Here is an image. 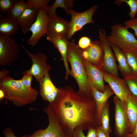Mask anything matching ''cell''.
Here are the masks:
<instances>
[{
    "label": "cell",
    "mask_w": 137,
    "mask_h": 137,
    "mask_svg": "<svg viewBox=\"0 0 137 137\" xmlns=\"http://www.w3.org/2000/svg\"><path fill=\"white\" fill-rule=\"evenodd\" d=\"M59 89L55 99L48 106L67 137H73L76 128L88 130L99 126L96 104L91 95H80L70 86Z\"/></svg>",
    "instance_id": "obj_1"
},
{
    "label": "cell",
    "mask_w": 137,
    "mask_h": 137,
    "mask_svg": "<svg viewBox=\"0 0 137 137\" xmlns=\"http://www.w3.org/2000/svg\"><path fill=\"white\" fill-rule=\"evenodd\" d=\"M0 89L4 92L6 99L18 107L32 104L38 95L36 89L26 88L21 79H15L8 75L0 79Z\"/></svg>",
    "instance_id": "obj_2"
},
{
    "label": "cell",
    "mask_w": 137,
    "mask_h": 137,
    "mask_svg": "<svg viewBox=\"0 0 137 137\" xmlns=\"http://www.w3.org/2000/svg\"><path fill=\"white\" fill-rule=\"evenodd\" d=\"M82 49L75 42L74 39L69 42L67 53V59L70 64V75L75 79L78 85L77 93L83 96L91 95L88 84L86 72L82 55Z\"/></svg>",
    "instance_id": "obj_3"
},
{
    "label": "cell",
    "mask_w": 137,
    "mask_h": 137,
    "mask_svg": "<svg viewBox=\"0 0 137 137\" xmlns=\"http://www.w3.org/2000/svg\"><path fill=\"white\" fill-rule=\"evenodd\" d=\"M107 38L109 41L117 45L123 51L128 49L137 52V39L128 28L121 24L111 26L110 35Z\"/></svg>",
    "instance_id": "obj_4"
},
{
    "label": "cell",
    "mask_w": 137,
    "mask_h": 137,
    "mask_svg": "<svg viewBox=\"0 0 137 137\" xmlns=\"http://www.w3.org/2000/svg\"><path fill=\"white\" fill-rule=\"evenodd\" d=\"M115 105L114 133L116 137H128L130 133L126 101L116 96L113 98Z\"/></svg>",
    "instance_id": "obj_5"
},
{
    "label": "cell",
    "mask_w": 137,
    "mask_h": 137,
    "mask_svg": "<svg viewBox=\"0 0 137 137\" xmlns=\"http://www.w3.org/2000/svg\"><path fill=\"white\" fill-rule=\"evenodd\" d=\"M20 48L11 36L0 35V66H10L18 59Z\"/></svg>",
    "instance_id": "obj_6"
},
{
    "label": "cell",
    "mask_w": 137,
    "mask_h": 137,
    "mask_svg": "<svg viewBox=\"0 0 137 137\" xmlns=\"http://www.w3.org/2000/svg\"><path fill=\"white\" fill-rule=\"evenodd\" d=\"M98 38L104 52L102 70L105 72L118 77V65L116 62L115 55L110 46L105 30L101 29L98 30Z\"/></svg>",
    "instance_id": "obj_7"
},
{
    "label": "cell",
    "mask_w": 137,
    "mask_h": 137,
    "mask_svg": "<svg viewBox=\"0 0 137 137\" xmlns=\"http://www.w3.org/2000/svg\"><path fill=\"white\" fill-rule=\"evenodd\" d=\"M97 8V5H94L87 10L81 12H77L72 8L70 9V14L71 19L69 22L67 36L68 40H71L75 33L81 30L86 24L94 23L93 16Z\"/></svg>",
    "instance_id": "obj_8"
},
{
    "label": "cell",
    "mask_w": 137,
    "mask_h": 137,
    "mask_svg": "<svg viewBox=\"0 0 137 137\" xmlns=\"http://www.w3.org/2000/svg\"><path fill=\"white\" fill-rule=\"evenodd\" d=\"M22 46L32 62L30 68L24 71L22 74H27L33 76L36 80L39 82L45 74L49 72L52 70L50 65L47 62V57L40 52L37 54L32 53L27 50L23 46Z\"/></svg>",
    "instance_id": "obj_9"
},
{
    "label": "cell",
    "mask_w": 137,
    "mask_h": 137,
    "mask_svg": "<svg viewBox=\"0 0 137 137\" xmlns=\"http://www.w3.org/2000/svg\"><path fill=\"white\" fill-rule=\"evenodd\" d=\"M49 18L45 8L39 10L37 19L28 30L32 33L27 41L28 45L35 46L42 37L47 36V25Z\"/></svg>",
    "instance_id": "obj_10"
},
{
    "label": "cell",
    "mask_w": 137,
    "mask_h": 137,
    "mask_svg": "<svg viewBox=\"0 0 137 137\" xmlns=\"http://www.w3.org/2000/svg\"><path fill=\"white\" fill-rule=\"evenodd\" d=\"M47 115L49 124L45 129L35 131L28 137H67L54 115L47 106L42 110Z\"/></svg>",
    "instance_id": "obj_11"
},
{
    "label": "cell",
    "mask_w": 137,
    "mask_h": 137,
    "mask_svg": "<svg viewBox=\"0 0 137 137\" xmlns=\"http://www.w3.org/2000/svg\"><path fill=\"white\" fill-rule=\"evenodd\" d=\"M85 69L88 84L90 89L93 88L102 92L105 91L104 72L102 70L89 63L82 57Z\"/></svg>",
    "instance_id": "obj_12"
},
{
    "label": "cell",
    "mask_w": 137,
    "mask_h": 137,
    "mask_svg": "<svg viewBox=\"0 0 137 137\" xmlns=\"http://www.w3.org/2000/svg\"><path fill=\"white\" fill-rule=\"evenodd\" d=\"M82 55L89 63L102 70L104 52L99 41H94L88 47L82 49Z\"/></svg>",
    "instance_id": "obj_13"
},
{
    "label": "cell",
    "mask_w": 137,
    "mask_h": 137,
    "mask_svg": "<svg viewBox=\"0 0 137 137\" xmlns=\"http://www.w3.org/2000/svg\"><path fill=\"white\" fill-rule=\"evenodd\" d=\"M69 22L59 17L49 18L47 27V36L60 39L67 38ZM68 39V38H67Z\"/></svg>",
    "instance_id": "obj_14"
},
{
    "label": "cell",
    "mask_w": 137,
    "mask_h": 137,
    "mask_svg": "<svg viewBox=\"0 0 137 137\" xmlns=\"http://www.w3.org/2000/svg\"><path fill=\"white\" fill-rule=\"evenodd\" d=\"M104 76V80L108 84L115 96L121 100L126 101L131 93L124 79L105 72Z\"/></svg>",
    "instance_id": "obj_15"
},
{
    "label": "cell",
    "mask_w": 137,
    "mask_h": 137,
    "mask_svg": "<svg viewBox=\"0 0 137 137\" xmlns=\"http://www.w3.org/2000/svg\"><path fill=\"white\" fill-rule=\"evenodd\" d=\"M49 72L45 74L39 82V92L42 99L49 103L55 99L59 91V88H57L52 81Z\"/></svg>",
    "instance_id": "obj_16"
},
{
    "label": "cell",
    "mask_w": 137,
    "mask_h": 137,
    "mask_svg": "<svg viewBox=\"0 0 137 137\" xmlns=\"http://www.w3.org/2000/svg\"><path fill=\"white\" fill-rule=\"evenodd\" d=\"M90 92L96 104L97 116L99 124L100 115L102 109L108 101L109 98L115 94L109 85H105V91L103 92L93 88H90Z\"/></svg>",
    "instance_id": "obj_17"
},
{
    "label": "cell",
    "mask_w": 137,
    "mask_h": 137,
    "mask_svg": "<svg viewBox=\"0 0 137 137\" xmlns=\"http://www.w3.org/2000/svg\"><path fill=\"white\" fill-rule=\"evenodd\" d=\"M21 29L17 19L9 15H0V35L12 36Z\"/></svg>",
    "instance_id": "obj_18"
},
{
    "label": "cell",
    "mask_w": 137,
    "mask_h": 137,
    "mask_svg": "<svg viewBox=\"0 0 137 137\" xmlns=\"http://www.w3.org/2000/svg\"><path fill=\"white\" fill-rule=\"evenodd\" d=\"M46 39L53 44L62 57L66 70L65 78L67 80L70 73L67 58L68 46L70 42L68 39L67 38L60 39L48 36H47Z\"/></svg>",
    "instance_id": "obj_19"
},
{
    "label": "cell",
    "mask_w": 137,
    "mask_h": 137,
    "mask_svg": "<svg viewBox=\"0 0 137 137\" xmlns=\"http://www.w3.org/2000/svg\"><path fill=\"white\" fill-rule=\"evenodd\" d=\"M126 102L129 130L131 133L133 131L137 122V98L130 93Z\"/></svg>",
    "instance_id": "obj_20"
},
{
    "label": "cell",
    "mask_w": 137,
    "mask_h": 137,
    "mask_svg": "<svg viewBox=\"0 0 137 137\" xmlns=\"http://www.w3.org/2000/svg\"><path fill=\"white\" fill-rule=\"evenodd\" d=\"M39 10L27 9L17 19L22 31L26 35L37 19Z\"/></svg>",
    "instance_id": "obj_21"
},
{
    "label": "cell",
    "mask_w": 137,
    "mask_h": 137,
    "mask_svg": "<svg viewBox=\"0 0 137 137\" xmlns=\"http://www.w3.org/2000/svg\"><path fill=\"white\" fill-rule=\"evenodd\" d=\"M109 42L111 48L114 53L116 59L118 63L119 69L121 75L124 78L132 75L123 51L115 44L110 41Z\"/></svg>",
    "instance_id": "obj_22"
},
{
    "label": "cell",
    "mask_w": 137,
    "mask_h": 137,
    "mask_svg": "<svg viewBox=\"0 0 137 137\" xmlns=\"http://www.w3.org/2000/svg\"><path fill=\"white\" fill-rule=\"evenodd\" d=\"M74 0H56L53 4L48 5L45 7L47 14L50 18L57 16L56 14V10L58 8L63 9L68 15L70 14V10L74 5Z\"/></svg>",
    "instance_id": "obj_23"
},
{
    "label": "cell",
    "mask_w": 137,
    "mask_h": 137,
    "mask_svg": "<svg viewBox=\"0 0 137 137\" xmlns=\"http://www.w3.org/2000/svg\"><path fill=\"white\" fill-rule=\"evenodd\" d=\"M109 104L107 102L101 111L100 115L99 127L108 136L112 132L110 124Z\"/></svg>",
    "instance_id": "obj_24"
},
{
    "label": "cell",
    "mask_w": 137,
    "mask_h": 137,
    "mask_svg": "<svg viewBox=\"0 0 137 137\" xmlns=\"http://www.w3.org/2000/svg\"><path fill=\"white\" fill-rule=\"evenodd\" d=\"M123 51L132 74L137 75V52L128 49Z\"/></svg>",
    "instance_id": "obj_25"
},
{
    "label": "cell",
    "mask_w": 137,
    "mask_h": 137,
    "mask_svg": "<svg viewBox=\"0 0 137 137\" xmlns=\"http://www.w3.org/2000/svg\"><path fill=\"white\" fill-rule=\"evenodd\" d=\"M27 9L28 6L26 1L24 0H16L8 14L17 19Z\"/></svg>",
    "instance_id": "obj_26"
},
{
    "label": "cell",
    "mask_w": 137,
    "mask_h": 137,
    "mask_svg": "<svg viewBox=\"0 0 137 137\" xmlns=\"http://www.w3.org/2000/svg\"><path fill=\"white\" fill-rule=\"evenodd\" d=\"M123 3H126L129 7V15L130 19L135 18L137 13V0H116L114 2L119 6Z\"/></svg>",
    "instance_id": "obj_27"
},
{
    "label": "cell",
    "mask_w": 137,
    "mask_h": 137,
    "mask_svg": "<svg viewBox=\"0 0 137 137\" xmlns=\"http://www.w3.org/2000/svg\"><path fill=\"white\" fill-rule=\"evenodd\" d=\"M130 93L137 98V75H131L124 78Z\"/></svg>",
    "instance_id": "obj_28"
},
{
    "label": "cell",
    "mask_w": 137,
    "mask_h": 137,
    "mask_svg": "<svg viewBox=\"0 0 137 137\" xmlns=\"http://www.w3.org/2000/svg\"><path fill=\"white\" fill-rule=\"evenodd\" d=\"M50 0H27L26 1L28 8L39 10L46 7Z\"/></svg>",
    "instance_id": "obj_29"
},
{
    "label": "cell",
    "mask_w": 137,
    "mask_h": 137,
    "mask_svg": "<svg viewBox=\"0 0 137 137\" xmlns=\"http://www.w3.org/2000/svg\"><path fill=\"white\" fill-rule=\"evenodd\" d=\"M17 0H0V11L3 14L8 13Z\"/></svg>",
    "instance_id": "obj_30"
},
{
    "label": "cell",
    "mask_w": 137,
    "mask_h": 137,
    "mask_svg": "<svg viewBox=\"0 0 137 137\" xmlns=\"http://www.w3.org/2000/svg\"><path fill=\"white\" fill-rule=\"evenodd\" d=\"M124 24L127 28L132 29L134 31V34L137 37V18H135L125 21Z\"/></svg>",
    "instance_id": "obj_31"
},
{
    "label": "cell",
    "mask_w": 137,
    "mask_h": 137,
    "mask_svg": "<svg viewBox=\"0 0 137 137\" xmlns=\"http://www.w3.org/2000/svg\"><path fill=\"white\" fill-rule=\"evenodd\" d=\"M92 42L89 38L86 36L83 37L79 39L78 46L82 49H84L88 47Z\"/></svg>",
    "instance_id": "obj_32"
},
{
    "label": "cell",
    "mask_w": 137,
    "mask_h": 137,
    "mask_svg": "<svg viewBox=\"0 0 137 137\" xmlns=\"http://www.w3.org/2000/svg\"><path fill=\"white\" fill-rule=\"evenodd\" d=\"M23 75V77L21 79L24 85L28 89H32V88L31 86V84L32 76L27 74H25Z\"/></svg>",
    "instance_id": "obj_33"
},
{
    "label": "cell",
    "mask_w": 137,
    "mask_h": 137,
    "mask_svg": "<svg viewBox=\"0 0 137 137\" xmlns=\"http://www.w3.org/2000/svg\"><path fill=\"white\" fill-rule=\"evenodd\" d=\"M3 133L5 137H18L15 136L10 127L5 128ZM28 135H24L21 137H28Z\"/></svg>",
    "instance_id": "obj_34"
},
{
    "label": "cell",
    "mask_w": 137,
    "mask_h": 137,
    "mask_svg": "<svg viewBox=\"0 0 137 137\" xmlns=\"http://www.w3.org/2000/svg\"><path fill=\"white\" fill-rule=\"evenodd\" d=\"M83 130L82 129L79 128H75L74 131L73 137H85Z\"/></svg>",
    "instance_id": "obj_35"
},
{
    "label": "cell",
    "mask_w": 137,
    "mask_h": 137,
    "mask_svg": "<svg viewBox=\"0 0 137 137\" xmlns=\"http://www.w3.org/2000/svg\"><path fill=\"white\" fill-rule=\"evenodd\" d=\"M97 132L96 128L91 127L88 130L87 135L85 137H97Z\"/></svg>",
    "instance_id": "obj_36"
},
{
    "label": "cell",
    "mask_w": 137,
    "mask_h": 137,
    "mask_svg": "<svg viewBox=\"0 0 137 137\" xmlns=\"http://www.w3.org/2000/svg\"><path fill=\"white\" fill-rule=\"evenodd\" d=\"M97 132V137H110L104 131L99 127L96 128Z\"/></svg>",
    "instance_id": "obj_37"
},
{
    "label": "cell",
    "mask_w": 137,
    "mask_h": 137,
    "mask_svg": "<svg viewBox=\"0 0 137 137\" xmlns=\"http://www.w3.org/2000/svg\"><path fill=\"white\" fill-rule=\"evenodd\" d=\"M10 73L8 70L4 68L0 71V79H1Z\"/></svg>",
    "instance_id": "obj_38"
},
{
    "label": "cell",
    "mask_w": 137,
    "mask_h": 137,
    "mask_svg": "<svg viewBox=\"0 0 137 137\" xmlns=\"http://www.w3.org/2000/svg\"><path fill=\"white\" fill-rule=\"evenodd\" d=\"M128 137H137V122L133 131L130 134Z\"/></svg>",
    "instance_id": "obj_39"
},
{
    "label": "cell",
    "mask_w": 137,
    "mask_h": 137,
    "mask_svg": "<svg viewBox=\"0 0 137 137\" xmlns=\"http://www.w3.org/2000/svg\"><path fill=\"white\" fill-rule=\"evenodd\" d=\"M4 97H5V94L3 91L1 90L0 89V100L1 101L3 100Z\"/></svg>",
    "instance_id": "obj_40"
}]
</instances>
